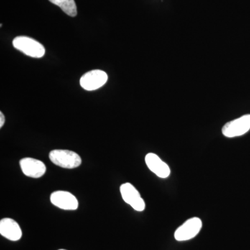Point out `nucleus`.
<instances>
[{
	"label": "nucleus",
	"instance_id": "obj_1",
	"mask_svg": "<svg viewBox=\"0 0 250 250\" xmlns=\"http://www.w3.org/2000/svg\"><path fill=\"white\" fill-rule=\"evenodd\" d=\"M50 161L62 168H76L82 164V159L76 152L67 149H54L49 152Z\"/></svg>",
	"mask_w": 250,
	"mask_h": 250
},
{
	"label": "nucleus",
	"instance_id": "obj_2",
	"mask_svg": "<svg viewBox=\"0 0 250 250\" xmlns=\"http://www.w3.org/2000/svg\"><path fill=\"white\" fill-rule=\"evenodd\" d=\"M15 48L33 58H41L45 53L44 46L37 41L27 36H18L13 41Z\"/></svg>",
	"mask_w": 250,
	"mask_h": 250
},
{
	"label": "nucleus",
	"instance_id": "obj_3",
	"mask_svg": "<svg viewBox=\"0 0 250 250\" xmlns=\"http://www.w3.org/2000/svg\"><path fill=\"white\" fill-rule=\"evenodd\" d=\"M250 129V114L245 115L228 122L222 129L223 136L227 138H235L246 134Z\"/></svg>",
	"mask_w": 250,
	"mask_h": 250
},
{
	"label": "nucleus",
	"instance_id": "obj_4",
	"mask_svg": "<svg viewBox=\"0 0 250 250\" xmlns=\"http://www.w3.org/2000/svg\"><path fill=\"white\" fill-rule=\"evenodd\" d=\"M202 228V222L200 218L194 217L188 219L177 228L174 232V238L177 241H187L192 239L200 233Z\"/></svg>",
	"mask_w": 250,
	"mask_h": 250
},
{
	"label": "nucleus",
	"instance_id": "obj_5",
	"mask_svg": "<svg viewBox=\"0 0 250 250\" xmlns=\"http://www.w3.org/2000/svg\"><path fill=\"white\" fill-rule=\"evenodd\" d=\"M121 192L123 200L137 211H143L146 208V202L141 196L139 190L130 183L122 184Z\"/></svg>",
	"mask_w": 250,
	"mask_h": 250
},
{
	"label": "nucleus",
	"instance_id": "obj_6",
	"mask_svg": "<svg viewBox=\"0 0 250 250\" xmlns=\"http://www.w3.org/2000/svg\"><path fill=\"white\" fill-rule=\"evenodd\" d=\"M108 80L106 72L100 70H91L84 74L80 80V85L83 89L95 90L103 86Z\"/></svg>",
	"mask_w": 250,
	"mask_h": 250
},
{
	"label": "nucleus",
	"instance_id": "obj_7",
	"mask_svg": "<svg viewBox=\"0 0 250 250\" xmlns=\"http://www.w3.org/2000/svg\"><path fill=\"white\" fill-rule=\"evenodd\" d=\"M50 201L52 205L61 209L74 210L79 207L78 200L75 195L67 191L58 190L52 192L50 196Z\"/></svg>",
	"mask_w": 250,
	"mask_h": 250
},
{
	"label": "nucleus",
	"instance_id": "obj_8",
	"mask_svg": "<svg viewBox=\"0 0 250 250\" xmlns=\"http://www.w3.org/2000/svg\"><path fill=\"white\" fill-rule=\"evenodd\" d=\"M23 174L31 178H40L46 172V166L42 161L33 158H24L20 161Z\"/></svg>",
	"mask_w": 250,
	"mask_h": 250
},
{
	"label": "nucleus",
	"instance_id": "obj_9",
	"mask_svg": "<svg viewBox=\"0 0 250 250\" xmlns=\"http://www.w3.org/2000/svg\"><path fill=\"white\" fill-rule=\"evenodd\" d=\"M146 164L148 168L157 177L166 179L170 176L171 171L169 166L154 153H149L146 155Z\"/></svg>",
	"mask_w": 250,
	"mask_h": 250
},
{
	"label": "nucleus",
	"instance_id": "obj_10",
	"mask_svg": "<svg viewBox=\"0 0 250 250\" xmlns=\"http://www.w3.org/2000/svg\"><path fill=\"white\" fill-rule=\"evenodd\" d=\"M0 233L6 239L11 241H18L22 237L21 227L11 218H3L0 221Z\"/></svg>",
	"mask_w": 250,
	"mask_h": 250
},
{
	"label": "nucleus",
	"instance_id": "obj_11",
	"mask_svg": "<svg viewBox=\"0 0 250 250\" xmlns=\"http://www.w3.org/2000/svg\"><path fill=\"white\" fill-rule=\"evenodd\" d=\"M52 4L59 6L67 16L75 17L77 14L75 0H49Z\"/></svg>",
	"mask_w": 250,
	"mask_h": 250
},
{
	"label": "nucleus",
	"instance_id": "obj_12",
	"mask_svg": "<svg viewBox=\"0 0 250 250\" xmlns=\"http://www.w3.org/2000/svg\"><path fill=\"white\" fill-rule=\"evenodd\" d=\"M5 123V117L2 112H0V127H2Z\"/></svg>",
	"mask_w": 250,
	"mask_h": 250
},
{
	"label": "nucleus",
	"instance_id": "obj_13",
	"mask_svg": "<svg viewBox=\"0 0 250 250\" xmlns=\"http://www.w3.org/2000/svg\"></svg>",
	"mask_w": 250,
	"mask_h": 250
}]
</instances>
